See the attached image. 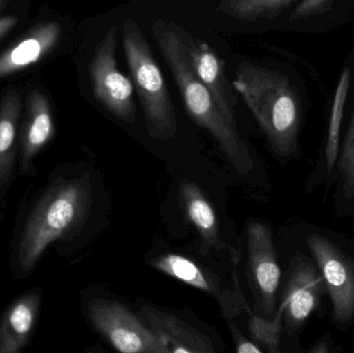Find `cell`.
<instances>
[{
  "label": "cell",
  "instance_id": "9",
  "mask_svg": "<svg viewBox=\"0 0 354 353\" xmlns=\"http://www.w3.org/2000/svg\"><path fill=\"white\" fill-rule=\"evenodd\" d=\"M326 292L317 265L303 253H297L291 260L280 305L287 331L299 329L317 310Z\"/></svg>",
  "mask_w": 354,
  "mask_h": 353
},
{
  "label": "cell",
  "instance_id": "6",
  "mask_svg": "<svg viewBox=\"0 0 354 353\" xmlns=\"http://www.w3.org/2000/svg\"><path fill=\"white\" fill-rule=\"evenodd\" d=\"M118 28L111 25L97 46L89 64V77L93 97L110 113L128 124H134L136 109L134 84L118 66L116 46Z\"/></svg>",
  "mask_w": 354,
  "mask_h": 353
},
{
  "label": "cell",
  "instance_id": "18",
  "mask_svg": "<svg viewBox=\"0 0 354 353\" xmlns=\"http://www.w3.org/2000/svg\"><path fill=\"white\" fill-rule=\"evenodd\" d=\"M236 284L237 296L239 302L245 307L248 315V329L252 339L261 346L264 350L270 353L281 352V336L283 331V310L279 307L274 318H266L259 314L252 312L248 306V303L243 298L239 289L237 278L235 277Z\"/></svg>",
  "mask_w": 354,
  "mask_h": 353
},
{
  "label": "cell",
  "instance_id": "16",
  "mask_svg": "<svg viewBox=\"0 0 354 353\" xmlns=\"http://www.w3.org/2000/svg\"><path fill=\"white\" fill-rule=\"evenodd\" d=\"M179 198L185 217L197 229L204 244L218 251L226 249L221 238L216 211L199 186L195 182H183L179 188Z\"/></svg>",
  "mask_w": 354,
  "mask_h": 353
},
{
  "label": "cell",
  "instance_id": "24",
  "mask_svg": "<svg viewBox=\"0 0 354 353\" xmlns=\"http://www.w3.org/2000/svg\"><path fill=\"white\" fill-rule=\"evenodd\" d=\"M18 23V18L15 16L1 17L0 18V39L10 32Z\"/></svg>",
  "mask_w": 354,
  "mask_h": 353
},
{
  "label": "cell",
  "instance_id": "14",
  "mask_svg": "<svg viewBox=\"0 0 354 353\" xmlns=\"http://www.w3.org/2000/svg\"><path fill=\"white\" fill-rule=\"evenodd\" d=\"M62 26L53 21L39 22L0 54V79L25 70L50 53L59 41Z\"/></svg>",
  "mask_w": 354,
  "mask_h": 353
},
{
  "label": "cell",
  "instance_id": "12",
  "mask_svg": "<svg viewBox=\"0 0 354 353\" xmlns=\"http://www.w3.org/2000/svg\"><path fill=\"white\" fill-rule=\"evenodd\" d=\"M41 287L23 292L8 304L0 317V353H20L35 333L43 305Z\"/></svg>",
  "mask_w": 354,
  "mask_h": 353
},
{
  "label": "cell",
  "instance_id": "13",
  "mask_svg": "<svg viewBox=\"0 0 354 353\" xmlns=\"http://www.w3.org/2000/svg\"><path fill=\"white\" fill-rule=\"evenodd\" d=\"M137 314L151 327L167 353L216 352L212 339L169 313L149 305H141Z\"/></svg>",
  "mask_w": 354,
  "mask_h": 353
},
{
  "label": "cell",
  "instance_id": "25",
  "mask_svg": "<svg viewBox=\"0 0 354 353\" xmlns=\"http://www.w3.org/2000/svg\"><path fill=\"white\" fill-rule=\"evenodd\" d=\"M330 352V342L326 339H320L317 343L312 346L310 352L313 353H326Z\"/></svg>",
  "mask_w": 354,
  "mask_h": 353
},
{
  "label": "cell",
  "instance_id": "4",
  "mask_svg": "<svg viewBox=\"0 0 354 353\" xmlns=\"http://www.w3.org/2000/svg\"><path fill=\"white\" fill-rule=\"evenodd\" d=\"M122 26L124 55L140 99L147 133L157 140H171L178 124L163 74L138 22L127 18Z\"/></svg>",
  "mask_w": 354,
  "mask_h": 353
},
{
  "label": "cell",
  "instance_id": "10",
  "mask_svg": "<svg viewBox=\"0 0 354 353\" xmlns=\"http://www.w3.org/2000/svg\"><path fill=\"white\" fill-rule=\"evenodd\" d=\"M174 26L198 78L212 93L225 117L237 126L236 90L229 81L224 60L207 43L194 37L180 25L174 23Z\"/></svg>",
  "mask_w": 354,
  "mask_h": 353
},
{
  "label": "cell",
  "instance_id": "3",
  "mask_svg": "<svg viewBox=\"0 0 354 353\" xmlns=\"http://www.w3.org/2000/svg\"><path fill=\"white\" fill-rule=\"evenodd\" d=\"M232 84L278 157H292L299 146L301 99L282 73L250 61L237 64Z\"/></svg>",
  "mask_w": 354,
  "mask_h": 353
},
{
  "label": "cell",
  "instance_id": "21",
  "mask_svg": "<svg viewBox=\"0 0 354 353\" xmlns=\"http://www.w3.org/2000/svg\"><path fill=\"white\" fill-rule=\"evenodd\" d=\"M336 165L342 176L345 196L351 198L354 196V116L342 149L339 153Z\"/></svg>",
  "mask_w": 354,
  "mask_h": 353
},
{
  "label": "cell",
  "instance_id": "22",
  "mask_svg": "<svg viewBox=\"0 0 354 353\" xmlns=\"http://www.w3.org/2000/svg\"><path fill=\"white\" fill-rule=\"evenodd\" d=\"M334 0H301L295 10L291 12L289 20L291 22L309 20L312 17L318 16L332 6Z\"/></svg>",
  "mask_w": 354,
  "mask_h": 353
},
{
  "label": "cell",
  "instance_id": "26",
  "mask_svg": "<svg viewBox=\"0 0 354 353\" xmlns=\"http://www.w3.org/2000/svg\"><path fill=\"white\" fill-rule=\"evenodd\" d=\"M8 3V0H0V10Z\"/></svg>",
  "mask_w": 354,
  "mask_h": 353
},
{
  "label": "cell",
  "instance_id": "19",
  "mask_svg": "<svg viewBox=\"0 0 354 353\" xmlns=\"http://www.w3.org/2000/svg\"><path fill=\"white\" fill-rule=\"evenodd\" d=\"M297 0H223L218 12L232 17L235 20H272L284 12Z\"/></svg>",
  "mask_w": 354,
  "mask_h": 353
},
{
  "label": "cell",
  "instance_id": "23",
  "mask_svg": "<svg viewBox=\"0 0 354 353\" xmlns=\"http://www.w3.org/2000/svg\"><path fill=\"white\" fill-rule=\"evenodd\" d=\"M231 333L234 340L235 350L239 353H262L264 352L261 346L255 341H250L239 331L234 325H231Z\"/></svg>",
  "mask_w": 354,
  "mask_h": 353
},
{
  "label": "cell",
  "instance_id": "15",
  "mask_svg": "<svg viewBox=\"0 0 354 353\" xmlns=\"http://www.w3.org/2000/svg\"><path fill=\"white\" fill-rule=\"evenodd\" d=\"M21 109L22 101L17 91L10 90L0 102V204L6 207V197L18 172L20 153Z\"/></svg>",
  "mask_w": 354,
  "mask_h": 353
},
{
  "label": "cell",
  "instance_id": "2",
  "mask_svg": "<svg viewBox=\"0 0 354 353\" xmlns=\"http://www.w3.org/2000/svg\"><path fill=\"white\" fill-rule=\"evenodd\" d=\"M151 31L192 120L209 133L239 174L251 172L253 158L239 134V126H233L225 117L212 93L198 78L174 23L156 19Z\"/></svg>",
  "mask_w": 354,
  "mask_h": 353
},
{
  "label": "cell",
  "instance_id": "11",
  "mask_svg": "<svg viewBox=\"0 0 354 353\" xmlns=\"http://www.w3.org/2000/svg\"><path fill=\"white\" fill-rule=\"evenodd\" d=\"M55 134V124L49 99L41 91L29 93L24 114L20 122V153L18 172L22 176L33 178L37 174L35 159L47 146Z\"/></svg>",
  "mask_w": 354,
  "mask_h": 353
},
{
  "label": "cell",
  "instance_id": "5",
  "mask_svg": "<svg viewBox=\"0 0 354 353\" xmlns=\"http://www.w3.org/2000/svg\"><path fill=\"white\" fill-rule=\"evenodd\" d=\"M87 318L118 352L167 353L151 327L120 303L93 298L85 304Z\"/></svg>",
  "mask_w": 354,
  "mask_h": 353
},
{
  "label": "cell",
  "instance_id": "8",
  "mask_svg": "<svg viewBox=\"0 0 354 353\" xmlns=\"http://www.w3.org/2000/svg\"><path fill=\"white\" fill-rule=\"evenodd\" d=\"M247 248L250 282L256 309L261 316L272 318L276 315L281 269L270 227L261 222H249Z\"/></svg>",
  "mask_w": 354,
  "mask_h": 353
},
{
  "label": "cell",
  "instance_id": "20",
  "mask_svg": "<svg viewBox=\"0 0 354 353\" xmlns=\"http://www.w3.org/2000/svg\"><path fill=\"white\" fill-rule=\"evenodd\" d=\"M349 85H351V72L348 68H345L341 75L340 82L335 95L328 139H326V158L328 173H332L338 160L341 124H342L343 111H344L345 102L348 95Z\"/></svg>",
  "mask_w": 354,
  "mask_h": 353
},
{
  "label": "cell",
  "instance_id": "7",
  "mask_svg": "<svg viewBox=\"0 0 354 353\" xmlns=\"http://www.w3.org/2000/svg\"><path fill=\"white\" fill-rule=\"evenodd\" d=\"M307 244L330 294L333 316L340 325H347L354 318V261L320 234H309Z\"/></svg>",
  "mask_w": 354,
  "mask_h": 353
},
{
  "label": "cell",
  "instance_id": "17",
  "mask_svg": "<svg viewBox=\"0 0 354 353\" xmlns=\"http://www.w3.org/2000/svg\"><path fill=\"white\" fill-rule=\"evenodd\" d=\"M151 265L161 273L183 282L192 287L207 294L220 296L218 279L206 269L187 257L178 254L160 255L151 261Z\"/></svg>",
  "mask_w": 354,
  "mask_h": 353
},
{
  "label": "cell",
  "instance_id": "1",
  "mask_svg": "<svg viewBox=\"0 0 354 353\" xmlns=\"http://www.w3.org/2000/svg\"><path fill=\"white\" fill-rule=\"evenodd\" d=\"M79 171V170H78ZM68 167L53 170L46 184L22 205L10 242L15 280L35 273L46 251H66L88 224L93 191L91 174Z\"/></svg>",
  "mask_w": 354,
  "mask_h": 353
}]
</instances>
